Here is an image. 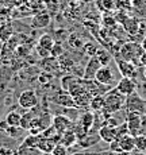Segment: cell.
<instances>
[{"mask_svg": "<svg viewBox=\"0 0 146 155\" xmlns=\"http://www.w3.org/2000/svg\"><path fill=\"white\" fill-rule=\"evenodd\" d=\"M142 54H144V49H142L141 43L135 42V41H129L119 47L118 57L115 55V58H121L124 61L133 62L135 65H139V58Z\"/></svg>", "mask_w": 146, "mask_h": 155, "instance_id": "1", "label": "cell"}, {"mask_svg": "<svg viewBox=\"0 0 146 155\" xmlns=\"http://www.w3.org/2000/svg\"><path fill=\"white\" fill-rule=\"evenodd\" d=\"M124 105H126V96H123L121 92H118L117 88L108 91L106 93V96H104L103 111L107 112V115H111V113L121 111Z\"/></svg>", "mask_w": 146, "mask_h": 155, "instance_id": "2", "label": "cell"}, {"mask_svg": "<svg viewBox=\"0 0 146 155\" xmlns=\"http://www.w3.org/2000/svg\"><path fill=\"white\" fill-rule=\"evenodd\" d=\"M142 116H144L142 113L135 112V111L127 112L126 124H127V128H129V132L133 136L138 135L139 131L142 130Z\"/></svg>", "mask_w": 146, "mask_h": 155, "instance_id": "3", "label": "cell"}, {"mask_svg": "<svg viewBox=\"0 0 146 155\" xmlns=\"http://www.w3.org/2000/svg\"><path fill=\"white\" fill-rule=\"evenodd\" d=\"M138 65L133 64L130 61H124V59L117 58V69L121 73L122 77H129V78H134L138 76Z\"/></svg>", "mask_w": 146, "mask_h": 155, "instance_id": "4", "label": "cell"}, {"mask_svg": "<svg viewBox=\"0 0 146 155\" xmlns=\"http://www.w3.org/2000/svg\"><path fill=\"white\" fill-rule=\"evenodd\" d=\"M18 103L23 109H34L38 105V97L34 91H23L18 97Z\"/></svg>", "mask_w": 146, "mask_h": 155, "instance_id": "5", "label": "cell"}, {"mask_svg": "<svg viewBox=\"0 0 146 155\" xmlns=\"http://www.w3.org/2000/svg\"><path fill=\"white\" fill-rule=\"evenodd\" d=\"M95 80H96L99 84H102V85L108 88L115 80L114 69H112L111 66H108V65H104V66H102L99 70H97L96 76H95Z\"/></svg>", "mask_w": 146, "mask_h": 155, "instance_id": "6", "label": "cell"}, {"mask_svg": "<svg viewBox=\"0 0 146 155\" xmlns=\"http://www.w3.org/2000/svg\"><path fill=\"white\" fill-rule=\"evenodd\" d=\"M115 88L118 89V92H121L123 96H131L135 93L137 91V82L134 78H129V77H122L118 81V84Z\"/></svg>", "mask_w": 146, "mask_h": 155, "instance_id": "7", "label": "cell"}, {"mask_svg": "<svg viewBox=\"0 0 146 155\" xmlns=\"http://www.w3.org/2000/svg\"><path fill=\"white\" fill-rule=\"evenodd\" d=\"M53 103L59 107H65V108H76V104H74L72 94L68 91H65V89L56 93V96L53 97Z\"/></svg>", "mask_w": 146, "mask_h": 155, "instance_id": "8", "label": "cell"}, {"mask_svg": "<svg viewBox=\"0 0 146 155\" xmlns=\"http://www.w3.org/2000/svg\"><path fill=\"white\" fill-rule=\"evenodd\" d=\"M73 124V121L70 120L68 116H64V115H57L53 117L52 120V126L53 128L56 130V132L58 134V135H61V134H64L65 131L70 130V126Z\"/></svg>", "mask_w": 146, "mask_h": 155, "instance_id": "9", "label": "cell"}, {"mask_svg": "<svg viewBox=\"0 0 146 155\" xmlns=\"http://www.w3.org/2000/svg\"><path fill=\"white\" fill-rule=\"evenodd\" d=\"M117 127H118V126H111V124H108V123H106L104 126L100 127L99 132H97V134H99L100 140L108 143V144H110L111 142H114L115 139L118 138Z\"/></svg>", "mask_w": 146, "mask_h": 155, "instance_id": "10", "label": "cell"}, {"mask_svg": "<svg viewBox=\"0 0 146 155\" xmlns=\"http://www.w3.org/2000/svg\"><path fill=\"white\" fill-rule=\"evenodd\" d=\"M102 68V64L99 62V59L96 57H89V61L85 64L84 66V74H83V78L85 80H95L97 70Z\"/></svg>", "mask_w": 146, "mask_h": 155, "instance_id": "11", "label": "cell"}, {"mask_svg": "<svg viewBox=\"0 0 146 155\" xmlns=\"http://www.w3.org/2000/svg\"><path fill=\"white\" fill-rule=\"evenodd\" d=\"M57 143H59V135H56L54 138H43V136L39 135V142H38L37 150L43 154H50Z\"/></svg>", "mask_w": 146, "mask_h": 155, "instance_id": "12", "label": "cell"}, {"mask_svg": "<svg viewBox=\"0 0 146 155\" xmlns=\"http://www.w3.org/2000/svg\"><path fill=\"white\" fill-rule=\"evenodd\" d=\"M52 22V16H50L47 12H38L37 15L31 18V25L30 27L31 28H45L50 25Z\"/></svg>", "mask_w": 146, "mask_h": 155, "instance_id": "13", "label": "cell"}, {"mask_svg": "<svg viewBox=\"0 0 146 155\" xmlns=\"http://www.w3.org/2000/svg\"><path fill=\"white\" fill-rule=\"evenodd\" d=\"M117 140L119 143L122 153H133V151H135V143H134V136L131 134H126V135L121 136Z\"/></svg>", "mask_w": 146, "mask_h": 155, "instance_id": "14", "label": "cell"}, {"mask_svg": "<svg viewBox=\"0 0 146 155\" xmlns=\"http://www.w3.org/2000/svg\"><path fill=\"white\" fill-rule=\"evenodd\" d=\"M77 142H79V138H77L76 132H74L73 130H68V131H65L64 134L59 135V143L68 148L72 147L73 144H76Z\"/></svg>", "mask_w": 146, "mask_h": 155, "instance_id": "15", "label": "cell"}, {"mask_svg": "<svg viewBox=\"0 0 146 155\" xmlns=\"http://www.w3.org/2000/svg\"><path fill=\"white\" fill-rule=\"evenodd\" d=\"M131 11L135 14L137 18L145 19L146 18V0H133Z\"/></svg>", "mask_w": 146, "mask_h": 155, "instance_id": "16", "label": "cell"}, {"mask_svg": "<svg viewBox=\"0 0 146 155\" xmlns=\"http://www.w3.org/2000/svg\"><path fill=\"white\" fill-rule=\"evenodd\" d=\"M56 45V39L52 37L50 34H43L39 37V39H38V47H41V49H45L47 50V51H52L53 46Z\"/></svg>", "mask_w": 146, "mask_h": 155, "instance_id": "17", "label": "cell"}, {"mask_svg": "<svg viewBox=\"0 0 146 155\" xmlns=\"http://www.w3.org/2000/svg\"><path fill=\"white\" fill-rule=\"evenodd\" d=\"M14 37V27L11 23H3L0 25V42L4 43Z\"/></svg>", "mask_w": 146, "mask_h": 155, "instance_id": "18", "label": "cell"}, {"mask_svg": "<svg viewBox=\"0 0 146 155\" xmlns=\"http://www.w3.org/2000/svg\"><path fill=\"white\" fill-rule=\"evenodd\" d=\"M93 121H95V115L91 112H87L80 119V127L85 131V134H89L91 132V127H93Z\"/></svg>", "mask_w": 146, "mask_h": 155, "instance_id": "19", "label": "cell"}, {"mask_svg": "<svg viewBox=\"0 0 146 155\" xmlns=\"http://www.w3.org/2000/svg\"><path fill=\"white\" fill-rule=\"evenodd\" d=\"M68 43L70 45V47L73 50H81L84 47V39H83L81 35L76 34V32H73L68 37Z\"/></svg>", "mask_w": 146, "mask_h": 155, "instance_id": "20", "label": "cell"}, {"mask_svg": "<svg viewBox=\"0 0 146 155\" xmlns=\"http://www.w3.org/2000/svg\"><path fill=\"white\" fill-rule=\"evenodd\" d=\"M96 5L100 11H104V12H114V11H117L115 0H97Z\"/></svg>", "mask_w": 146, "mask_h": 155, "instance_id": "21", "label": "cell"}, {"mask_svg": "<svg viewBox=\"0 0 146 155\" xmlns=\"http://www.w3.org/2000/svg\"><path fill=\"white\" fill-rule=\"evenodd\" d=\"M20 121H22V115L18 112H8L5 116V123L11 127H20Z\"/></svg>", "mask_w": 146, "mask_h": 155, "instance_id": "22", "label": "cell"}, {"mask_svg": "<svg viewBox=\"0 0 146 155\" xmlns=\"http://www.w3.org/2000/svg\"><path fill=\"white\" fill-rule=\"evenodd\" d=\"M89 108L92 111H96V112H100L103 111L104 108V96H93L89 103Z\"/></svg>", "mask_w": 146, "mask_h": 155, "instance_id": "23", "label": "cell"}, {"mask_svg": "<svg viewBox=\"0 0 146 155\" xmlns=\"http://www.w3.org/2000/svg\"><path fill=\"white\" fill-rule=\"evenodd\" d=\"M95 57L99 59V62L102 64V66H104V65H108L110 61L112 59V55L110 54V51H107V50H104V49H100V50L97 49Z\"/></svg>", "mask_w": 146, "mask_h": 155, "instance_id": "24", "label": "cell"}, {"mask_svg": "<svg viewBox=\"0 0 146 155\" xmlns=\"http://www.w3.org/2000/svg\"><path fill=\"white\" fill-rule=\"evenodd\" d=\"M134 143H135V150L144 153L146 151V135L144 134H138L134 136Z\"/></svg>", "mask_w": 146, "mask_h": 155, "instance_id": "25", "label": "cell"}, {"mask_svg": "<svg viewBox=\"0 0 146 155\" xmlns=\"http://www.w3.org/2000/svg\"><path fill=\"white\" fill-rule=\"evenodd\" d=\"M115 7L117 11H131L133 8V0H115Z\"/></svg>", "mask_w": 146, "mask_h": 155, "instance_id": "26", "label": "cell"}, {"mask_svg": "<svg viewBox=\"0 0 146 155\" xmlns=\"http://www.w3.org/2000/svg\"><path fill=\"white\" fill-rule=\"evenodd\" d=\"M38 142H39V135H29L27 138L25 139L22 147H30V148H37Z\"/></svg>", "mask_w": 146, "mask_h": 155, "instance_id": "27", "label": "cell"}, {"mask_svg": "<svg viewBox=\"0 0 146 155\" xmlns=\"http://www.w3.org/2000/svg\"><path fill=\"white\" fill-rule=\"evenodd\" d=\"M64 47H62V45L59 43V42H56V45L53 46V49H52V51H50V57H53V58H59L62 54H64Z\"/></svg>", "mask_w": 146, "mask_h": 155, "instance_id": "28", "label": "cell"}, {"mask_svg": "<svg viewBox=\"0 0 146 155\" xmlns=\"http://www.w3.org/2000/svg\"><path fill=\"white\" fill-rule=\"evenodd\" d=\"M83 50H84V53L88 57H93L95 54H96V51H97V46L95 43H92V42H87V43H84Z\"/></svg>", "mask_w": 146, "mask_h": 155, "instance_id": "29", "label": "cell"}, {"mask_svg": "<svg viewBox=\"0 0 146 155\" xmlns=\"http://www.w3.org/2000/svg\"><path fill=\"white\" fill-rule=\"evenodd\" d=\"M50 155H68V147L62 146L61 143H57L56 147L53 148V151L50 153Z\"/></svg>", "mask_w": 146, "mask_h": 155, "instance_id": "30", "label": "cell"}, {"mask_svg": "<svg viewBox=\"0 0 146 155\" xmlns=\"http://www.w3.org/2000/svg\"><path fill=\"white\" fill-rule=\"evenodd\" d=\"M115 16V20H117V23H119V25H123V22L127 19V18L130 16L129 12H126V11H117V12L114 14Z\"/></svg>", "mask_w": 146, "mask_h": 155, "instance_id": "31", "label": "cell"}, {"mask_svg": "<svg viewBox=\"0 0 146 155\" xmlns=\"http://www.w3.org/2000/svg\"><path fill=\"white\" fill-rule=\"evenodd\" d=\"M0 155H14L12 151L7 147H0Z\"/></svg>", "mask_w": 146, "mask_h": 155, "instance_id": "32", "label": "cell"}, {"mask_svg": "<svg viewBox=\"0 0 146 155\" xmlns=\"http://www.w3.org/2000/svg\"><path fill=\"white\" fill-rule=\"evenodd\" d=\"M139 65H141L142 68H146V51H144V54L139 58Z\"/></svg>", "mask_w": 146, "mask_h": 155, "instance_id": "33", "label": "cell"}, {"mask_svg": "<svg viewBox=\"0 0 146 155\" xmlns=\"http://www.w3.org/2000/svg\"><path fill=\"white\" fill-rule=\"evenodd\" d=\"M70 155H96V153H91V151H80V153H74Z\"/></svg>", "mask_w": 146, "mask_h": 155, "instance_id": "34", "label": "cell"}, {"mask_svg": "<svg viewBox=\"0 0 146 155\" xmlns=\"http://www.w3.org/2000/svg\"><path fill=\"white\" fill-rule=\"evenodd\" d=\"M141 46H142V49H144V51H146V35L144 38H142V41H141Z\"/></svg>", "mask_w": 146, "mask_h": 155, "instance_id": "35", "label": "cell"}, {"mask_svg": "<svg viewBox=\"0 0 146 155\" xmlns=\"http://www.w3.org/2000/svg\"><path fill=\"white\" fill-rule=\"evenodd\" d=\"M119 155H135V154H134V151H133V153H121Z\"/></svg>", "mask_w": 146, "mask_h": 155, "instance_id": "36", "label": "cell"}, {"mask_svg": "<svg viewBox=\"0 0 146 155\" xmlns=\"http://www.w3.org/2000/svg\"><path fill=\"white\" fill-rule=\"evenodd\" d=\"M144 77H145V78H146V68H145V69H144Z\"/></svg>", "mask_w": 146, "mask_h": 155, "instance_id": "37", "label": "cell"}, {"mask_svg": "<svg viewBox=\"0 0 146 155\" xmlns=\"http://www.w3.org/2000/svg\"><path fill=\"white\" fill-rule=\"evenodd\" d=\"M96 155H100V153H99V154H96Z\"/></svg>", "mask_w": 146, "mask_h": 155, "instance_id": "38", "label": "cell"}]
</instances>
